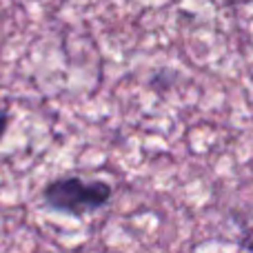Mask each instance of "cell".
<instances>
[{
    "instance_id": "cell-1",
    "label": "cell",
    "mask_w": 253,
    "mask_h": 253,
    "mask_svg": "<svg viewBox=\"0 0 253 253\" xmlns=\"http://www.w3.org/2000/svg\"><path fill=\"white\" fill-rule=\"evenodd\" d=\"M42 202L47 209L71 218L98 213L105 209L114 198V187L107 180L93 178L87 180L83 175H58L42 187Z\"/></svg>"
},
{
    "instance_id": "cell-2",
    "label": "cell",
    "mask_w": 253,
    "mask_h": 253,
    "mask_svg": "<svg viewBox=\"0 0 253 253\" xmlns=\"http://www.w3.org/2000/svg\"><path fill=\"white\" fill-rule=\"evenodd\" d=\"M9 125H11V114H9V109L4 105H0V142H2L4 135H7Z\"/></svg>"
},
{
    "instance_id": "cell-3",
    "label": "cell",
    "mask_w": 253,
    "mask_h": 253,
    "mask_svg": "<svg viewBox=\"0 0 253 253\" xmlns=\"http://www.w3.org/2000/svg\"><path fill=\"white\" fill-rule=\"evenodd\" d=\"M245 233L247 238H249V240H242V242H238V247H240V249H253V227H249V229H245Z\"/></svg>"
}]
</instances>
